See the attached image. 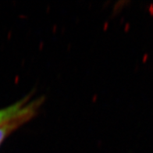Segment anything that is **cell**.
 <instances>
[{"label":"cell","mask_w":153,"mask_h":153,"mask_svg":"<svg viewBox=\"0 0 153 153\" xmlns=\"http://www.w3.org/2000/svg\"><path fill=\"white\" fill-rule=\"evenodd\" d=\"M29 100V97L27 96L10 106L0 109V126L21 115L32 111H37L40 105L41 100Z\"/></svg>","instance_id":"6da1fadb"},{"label":"cell","mask_w":153,"mask_h":153,"mask_svg":"<svg viewBox=\"0 0 153 153\" xmlns=\"http://www.w3.org/2000/svg\"><path fill=\"white\" fill-rule=\"evenodd\" d=\"M36 112L37 111L29 112V113H27L24 115H21L20 117H16L12 120L9 121L4 124L1 125L0 126V145L7 137V136H9L17 127H20V125L25 123L28 120L33 117V116L35 114Z\"/></svg>","instance_id":"7a4b0ae2"}]
</instances>
